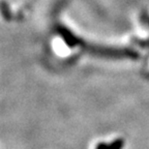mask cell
<instances>
[{"mask_svg":"<svg viewBox=\"0 0 149 149\" xmlns=\"http://www.w3.org/2000/svg\"><path fill=\"white\" fill-rule=\"evenodd\" d=\"M125 144L123 139H116L111 143H98L95 149H122Z\"/></svg>","mask_w":149,"mask_h":149,"instance_id":"6da1fadb","label":"cell"}]
</instances>
